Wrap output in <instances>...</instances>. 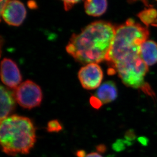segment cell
I'll return each instance as SVG.
<instances>
[{
	"instance_id": "cell-9",
	"label": "cell",
	"mask_w": 157,
	"mask_h": 157,
	"mask_svg": "<svg viewBox=\"0 0 157 157\" xmlns=\"http://www.w3.org/2000/svg\"><path fill=\"white\" fill-rule=\"evenodd\" d=\"M13 92L4 86L1 87V120L8 117L15 108Z\"/></svg>"
},
{
	"instance_id": "cell-3",
	"label": "cell",
	"mask_w": 157,
	"mask_h": 157,
	"mask_svg": "<svg viewBox=\"0 0 157 157\" xmlns=\"http://www.w3.org/2000/svg\"><path fill=\"white\" fill-rule=\"evenodd\" d=\"M148 36L147 28L132 19H128L124 24L116 28L105 60L112 67L126 58L140 55L141 46L147 41Z\"/></svg>"
},
{
	"instance_id": "cell-11",
	"label": "cell",
	"mask_w": 157,
	"mask_h": 157,
	"mask_svg": "<svg viewBox=\"0 0 157 157\" xmlns=\"http://www.w3.org/2000/svg\"><path fill=\"white\" fill-rule=\"evenodd\" d=\"M140 56L147 66L157 63V43L153 40H147L140 46Z\"/></svg>"
},
{
	"instance_id": "cell-14",
	"label": "cell",
	"mask_w": 157,
	"mask_h": 157,
	"mask_svg": "<svg viewBox=\"0 0 157 157\" xmlns=\"http://www.w3.org/2000/svg\"><path fill=\"white\" fill-rule=\"evenodd\" d=\"M62 126L58 120H51L48 123L47 130L49 132H59L62 130Z\"/></svg>"
},
{
	"instance_id": "cell-6",
	"label": "cell",
	"mask_w": 157,
	"mask_h": 157,
	"mask_svg": "<svg viewBox=\"0 0 157 157\" xmlns=\"http://www.w3.org/2000/svg\"><path fill=\"white\" fill-rule=\"evenodd\" d=\"M78 77L82 87L87 90H93L101 85L103 73L98 63H89L80 68Z\"/></svg>"
},
{
	"instance_id": "cell-17",
	"label": "cell",
	"mask_w": 157,
	"mask_h": 157,
	"mask_svg": "<svg viewBox=\"0 0 157 157\" xmlns=\"http://www.w3.org/2000/svg\"><path fill=\"white\" fill-rule=\"evenodd\" d=\"M143 2L147 7L153 8V7L155 6L156 8H154L157 11V0H143ZM156 27H157V26Z\"/></svg>"
},
{
	"instance_id": "cell-20",
	"label": "cell",
	"mask_w": 157,
	"mask_h": 157,
	"mask_svg": "<svg viewBox=\"0 0 157 157\" xmlns=\"http://www.w3.org/2000/svg\"><path fill=\"white\" fill-rule=\"evenodd\" d=\"M85 157H103L101 155L96 152H92L86 155Z\"/></svg>"
},
{
	"instance_id": "cell-4",
	"label": "cell",
	"mask_w": 157,
	"mask_h": 157,
	"mask_svg": "<svg viewBox=\"0 0 157 157\" xmlns=\"http://www.w3.org/2000/svg\"><path fill=\"white\" fill-rule=\"evenodd\" d=\"M114 73L117 72L119 77L126 86L140 89L145 94L154 96L150 85L144 81L148 66L141 59L140 55L123 60L110 68Z\"/></svg>"
},
{
	"instance_id": "cell-2",
	"label": "cell",
	"mask_w": 157,
	"mask_h": 157,
	"mask_svg": "<svg viewBox=\"0 0 157 157\" xmlns=\"http://www.w3.org/2000/svg\"><path fill=\"white\" fill-rule=\"evenodd\" d=\"M36 141L34 125L29 118L13 115L1 120L0 142L8 156L28 154Z\"/></svg>"
},
{
	"instance_id": "cell-7",
	"label": "cell",
	"mask_w": 157,
	"mask_h": 157,
	"mask_svg": "<svg viewBox=\"0 0 157 157\" xmlns=\"http://www.w3.org/2000/svg\"><path fill=\"white\" fill-rule=\"evenodd\" d=\"M1 15L3 20L9 25L19 26L24 22L27 11L21 2L10 0L1 12Z\"/></svg>"
},
{
	"instance_id": "cell-8",
	"label": "cell",
	"mask_w": 157,
	"mask_h": 157,
	"mask_svg": "<svg viewBox=\"0 0 157 157\" xmlns=\"http://www.w3.org/2000/svg\"><path fill=\"white\" fill-rule=\"evenodd\" d=\"M1 78L2 82L11 89H16L22 81V76L17 63L9 58H4L1 61Z\"/></svg>"
},
{
	"instance_id": "cell-12",
	"label": "cell",
	"mask_w": 157,
	"mask_h": 157,
	"mask_svg": "<svg viewBox=\"0 0 157 157\" xmlns=\"http://www.w3.org/2000/svg\"><path fill=\"white\" fill-rule=\"evenodd\" d=\"M85 11L88 15L100 16L106 12L107 8V0H84Z\"/></svg>"
},
{
	"instance_id": "cell-19",
	"label": "cell",
	"mask_w": 157,
	"mask_h": 157,
	"mask_svg": "<svg viewBox=\"0 0 157 157\" xmlns=\"http://www.w3.org/2000/svg\"><path fill=\"white\" fill-rule=\"evenodd\" d=\"M10 0H0L1 2V8H0V11L1 12L3 10V9L6 6V5L7 4V3L10 1Z\"/></svg>"
},
{
	"instance_id": "cell-13",
	"label": "cell",
	"mask_w": 157,
	"mask_h": 157,
	"mask_svg": "<svg viewBox=\"0 0 157 157\" xmlns=\"http://www.w3.org/2000/svg\"><path fill=\"white\" fill-rule=\"evenodd\" d=\"M138 16L146 26H157V11L154 8L149 7L144 9L139 13Z\"/></svg>"
},
{
	"instance_id": "cell-1",
	"label": "cell",
	"mask_w": 157,
	"mask_h": 157,
	"mask_svg": "<svg viewBox=\"0 0 157 157\" xmlns=\"http://www.w3.org/2000/svg\"><path fill=\"white\" fill-rule=\"evenodd\" d=\"M116 28L109 22L97 21L73 34L66 50L78 62L98 63L105 60L114 38Z\"/></svg>"
},
{
	"instance_id": "cell-5",
	"label": "cell",
	"mask_w": 157,
	"mask_h": 157,
	"mask_svg": "<svg viewBox=\"0 0 157 157\" xmlns=\"http://www.w3.org/2000/svg\"><path fill=\"white\" fill-rule=\"evenodd\" d=\"M13 93L18 104L27 109L38 107L43 99V94L40 86L31 80H27L21 83Z\"/></svg>"
},
{
	"instance_id": "cell-15",
	"label": "cell",
	"mask_w": 157,
	"mask_h": 157,
	"mask_svg": "<svg viewBox=\"0 0 157 157\" xmlns=\"http://www.w3.org/2000/svg\"><path fill=\"white\" fill-rule=\"evenodd\" d=\"M64 3L65 9L66 10H70L73 6L76 3H78L81 0H62Z\"/></svg>"
},
{
	"instance_id": "cell-10",
	"label": "cell",
	"mask_w": 157,
	"mask_h": 157,
	"mask_svg": "<svg viewBox=\"0 0 157 157\" xmlns=\"http://www.w3.org/2000/svg\"><path fill=\"white\" fill-rule=\"evenodd\" d=\"M102 104L112 102L117 96V89L113 81H107L98 88L95 96Z\"/></svg>"
},
{
	"instance_id": "cell-18",
	"label": "cell",
	"mask_w": 157,
	"mask_h": 157,
	"mask_svg": "<svg viewBox=\"0 0 157 157\" xmlns=\"http://www.w3.org/2000/svg\"><path fill=\"white\" fill-rule=\"evenodd\" d=\"M124 148V143H123V141H117L116 143L114 144V150H116L117 151H122Z\"/></svg>"
},
{
	"instance_id": "cell-16",
	"label": "cell",
	"mask_w": 157,
	"mask_h": 157,
	"mask_svg": "<svg viewBox=\"0 0 157 157\" xmlns=\"http://www.w3.org/2000/svg\"><path fill=\"white\" fill-rule=\"evenodd\" d=\"M90 103L91 105L95 108H99L101 107V106L102 105L101 102L95 96H92L90 98Z\"/></svg>"
}]
</instances>
